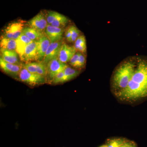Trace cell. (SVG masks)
Listing matches in <instances>:
<instances>
[{
  "mask_svg": "<svg viewBox=\"0 0 147 147\" xmlns=\"http://www.w3.org/2000/svg\"><path fill=\"white\" fill-rule=\"evenodd\" d=\"M122 100H136L147 97V62L141 60L137 63L128 86L117 94Z\"/></svg>",
  "mask_w": 147,
  "mask_h": 147,
  "instance_id": "6da1fadb",
  "label": "cell"
},
{
  "mask_svg": "<svg viewBox=\"0 0 147 147\" xmlns=\"http://www.w3.org/2000/svg\"><path fill=\"white\" fill-rule=\"evenodd\" d=\"M136 65L134 61L129 60L121 63L115 70L112 85L113 92L116 95L128 86L134 74Z\"/></svg>",
  "mask_w": 147,
  "mask_h": 147,
  "instance_id": "7a4b0ae2",
  "label": "cell"
},
{
  "mask_svg": "<svg viewBox=\"0 0 147 147\" xmlns=\"http://www.w3.org/2000/svg\"><path fill=\"white\" fill-rule=\"evenodd\" d=\"M18 79L21 82L31 86L41 85L46 82L44 76L38 74L31 73L23 67L18 75Z\"/></svg>",
  "mask_w": 147,
  "mask_h": 147,
  "instance_id": "3957f363",
  "label": "cell"
},
{
  "mask_svg": "<svg viewBox=\"0 0 147 147\" xmlns=\"http://www.w3.org/2000/svg\"><path fill=\"white\" fill-rule=\"evenodd\" d=\"M48 25L63 28L68 24L69 20L65 16L55 11H50L46 14Z\"/></svg>",
  "mask_w": 147,
  "mask_h": 147,
  "instance_id": "277c9868",
  "label": "cell"
},
{
  "mask_svg": "<svg viewBox=\"0 0 147 147\" xmlns=\"http://www.w3.org/2000/svg\"><path fill=\"white\" fill-rule=\"evenodd\" d=\"M24 26V22L22 21L10 23L4 29V36L8 38L16 40L20 36Z\"/></svg>",
  "mask_w": 147,
  "mask_h": 147,
  "instance_id": "5b68a950",
  "label": "cell"
},
{
  "mask_svg": "<svg viewBox=\"0 0 147 147\" xmlns=\"http://www.w3.org/2000/svg\"><path fill=\"white\" fill-rule=\"evenodd\" d=\"M28 24L30 28L43 32L48 25L46 15L41 11L30 20Z\"/></svg>",
  "mask_w": 147,
  "mask_h": 147,
  "instance_id": "8992f818",
  "label": "cell"
},
{
  "mask_svg": "<svg viewBox=\"0 0 147 147\" xmlns=\"http://www.w3.org/2000/svg\"><path fill=\"white\" fill-rule=\"evenodd\" d=\"M47 75L52 80L58 73L64 71L67 66L59 60L58 58L50 61L47 63Z\"/></svg>",
  "mask_w": 147,
  "mask_h": 147,
  "instance_id": "52a82bcc",
  "label": "cell"
},
{
  "mask_svg": "<svg viewBox=\"0 0 147 147\" xmlns=\"http://www.w3.org/2000/svg\"><path fill=\"white\" fill-rule=\"evenodd\" d=\"M21 59L23 61L27 63L39 59L37 52V40H34L27 45L24 55Z\"/></svg>",
  "mask_w": 147,
  "mask_h": 147,
  "instance_id": "ba28073f",
  "label": "cell"
},
{
  "mask_svg": "<svg viewBox=\"0 0 147 147\" xmlns=\"http://www.w3.org/2000/svg\"><path fill=\"white\" fill-rule=\"evenodd\" d=\"M62 45V42L61 41L51 42L45 53L43 62L47 64L52 60L58 58Z\"/></svg>",
  "mask_w": 147,
  "mask_h": 147,
  "instance_id": "9c48e42d",
  "label": "cell"
},
{
  "mask_svg": "<svg viewBox=\"0 0 147 147\" xmlns=\"http://www.w3.org/2000/svg\"><path fill=\"white\" fill-rule=\"evenodd\" d=\"M76 50L74 46H69L63 44L61 47L58 59L63 63L69 62L74 55L76 53Z\"/></svg>",
  "mask_w": 147,
  "mask_h": 147,
  "instance_id": "30bf717a",
  "label": "cell"
},
{
  "mask_svg": "<svg viewBox=\"0 0 147 147\" xmlns=\"http://www.w3.org/2000/svg\"><path fill=\"white\" fill-rule=\"evenodd\" d=\"M0 66L3 71L7 74L14 77H16L19 75L23 66L20 64H15L6 62L0 59Z\"/></svg>",
  "mask_w": 147,
  "mask_h": 147,
  "instance_id": "8fae6325",
  "label": "cell"
},
{
  "mask_svg": "<svg viewBox=\"0 0 147 147\" xmlns=\"http://www.w3.org/2000/svg\"><path fill=\"white\" fill-rule=\"evenodd\" d=\"M63 32V28L53 26L50 25H47L45 29V34L51 42L60 41L62 38Z\"/></svg>",
  "mask_w": 147,
  "mask_h": 147,
  "instance_id": "7c38bea8",
  "label": "cell"
},
{
  "mask_svg": "<svg viewBox=\"0 0 147 147\" xmlns=\"http://www.w3.org/2000/svg\"><path fill=\"white\" fill-rule=\"evenodd\" d=\"M37 52L39 60L43 59L47 48L50 43V39L47 36H44L37 40Z\"/></svg>",
  "mask_w": 147,
  "mask_h": 147,
  "instance_id": "4fadbf2b",
  "label": "cell"
},
{
  "mask_svg": "<svg viewBox=\"0 0 147 147\" xmlns=\"http://www.w3.org/2000/svg\"><path fill=\"white\" fill-rule=\"evenodd\" d=\"M18 54L15 50L1 49V58L6 62L15 64H19Z\"/></svg>",
  "mask_w": 147,
  "mask_h": 147,
  "instance_id": "5bb4252c",
  "label": "cell"
},
{
  "mask_svg": "<svg viewBox=\"0 0 147 147\" xmlns=\"http://www.w3.org/2000/svg\"><path fill=\"white\" fill-rule=\"evenodd\" d=\"M16 40V51L19 55L20 59H21L24 55L25 49L27 45L33 41L30 39L26 36L25 35L22 33Z\"/></svg>",
  "mask_w": 147,
  "mask_h": 147,
  "instance_id": "9a60e30c",
  "label": "cell"
},
{
  "mask_svg": "<svg viewBox=\"0 0 147 147\" xmlns=\"http://www.w3.org/2000/svg\"><path fill=\"white\" fill-rule=\"evenodd\" d=\"M22 33L33 41L38 40L45 35L43 32L39 31L30 27L24 28Z\"/></svg>",
  "mask_w": 147,
  "mask_h": 147,
  "instance_id": "2e32d148",
  "label": "cell"
},
{
  "mask_svg": "<svg viewBox=\"0 0 147 147\" xmlns=\"http://www.w3.org/2000/svg\"><path fill=\"white\" fill-rule=\"evenodd\" d=\"M1 49L9 50H15L16 48V40L8 38L2 36L0 42Z\"/></svg>",
  "mask_w": 147,
  "mask_h": 147,
  "instance_id": "e0dca14e",
  "label": "cell"
},
{
  "mask_svg": "<svg viewBox=\"0 0 147 147\" xmlns=\"http://www.w3.org/2000/svg\"><path fill=\"white\" fill-rule=\"evenodd\" d=\"M63 71L65 75V82H68L74 79L80 73V71L79 69L72 68L68 65L65 69Z\"/></svg>",
  "mask_w": 147,
  "mask_h": 147,
  "instance_id": "ac0fdd59",
  "label": "cell"
},
{
  "mask_svg": "<svg viewBox=\"0 0 147 147\" xmlns=\"http://www.w3.org/2000/svg\"><path fill=\"white\" fill-rule=\"evenodd\" d=\"M74 43V47L76 51L83 53L86 52V38L83 35H80L76 40Z\"/></svg>",
  "mask_w": 147,
  "mask_h": 147,
  "instance_id": "d6986e66",
  "label": "cell"
},
{
  "mask_svg": "<svg viewBox=\"0 0 147 147\" xmlns=\"http://www.w3.org/2000/svg\"><path fill=\"white\" fill-rule=\"evenodd\" d=\"M36 63V74L41 76H45L47 75V65L43 61Z\"/></svg>",
  "mask_w": 147,
  "mask_h": 147,
  "instance_id": "ffe728a7",
  "label": "cell"
},
{
  "mask_svg": "<svg viewBox=\"0 0 147 147\" xmlns=\"http://www.w3.org/2000/svg\"><path fill=\"white\" fill-rule=\"evenodd\" d=\"M126 140L123 138H114L107 141L106 145L108 147H120Z\"/></svg>",
  "mask_w": 147,
  "mask_h": 147,
  "instance_id": "44dd1931",
  "label": "cell"
},
{
  "mask_svg": "<svg viewBox=\"0 0 147 147\" xmlns=\"http://www.w3.org/2000/svg\"><path fill=\"white\" fill-rule=\"evenodd\" d=\"M64 78V73L63 71L57 74L52 79V82L55 84L63 83L65 82Z\"/></svg>",
  "mask_w": 147,
  "mask_h": 147,
  "instance_id": "7402d4cb",
  "label": "cell"
},
{
  "mask_svg": "<svg viewBox=\"0 0 147 147\" xmlns=\"http://www.w3.org/2000/svg\"><path fill=\"white\" fill-rule=\"evenodd\" d=\"M86 63V58L83 53H80V55L78 62L76 64V69H82L84 68Z\"/></svg>",
  "mask_w": 147,
  "mask_h": 147,
  "instance_id": "603a6c76",
  "label": "cell"
},
{
  "mask_svg": "<svg viewBox=\"0 0 147 147\" xmlns=\"http://www.w3.org/2000/svg\"><path fill=\"white\" fill-rule=\"evenodd\" d=\"M71 42H75L76 40L80 36V31L75 26H71Z\"/></svg>",
  "mask_w": 147,
  "mask_h": 147,
  "instance_id": "cb8c5ba5",
  "label": "cell"
},
{
  "mask_svg": "<svg viewBox=\"0 0 147 147\" xmlns=\"http://www.w3.org/2000/svg\"><path fill=\"white\" fill-rule=\"evenodd\" d=\"M79 55H80V53H76L75 54L71 59L69 61V64L70 65L74 67L75 68L77 62H78V60H79Z\"/></svg>",
  "mask_w": 147,
  "mask_h": 147,
  "instance_id": "d4e9b609",
  "label": "cell"
},
{
  "mask_svg": "<svg viewBox=\"0 0 147 147\" xmlns=\"http://www.w3.org/2000/svg\"><path fill=\"white\" fill-rule=\"evenodd\" d=\"M66 39L69 42H71V26L69 27L65 32Z\"/></svg>",
  "mask_w": 147,
  "mask_h": 147,
  "instance_id": "484cf974",
  "label": "cell"
},
{
  "mask_svg": "<svg viewBox=\"0 0 147 147\" xmlns=\"http://www.w3.org/2000/svg\"><path fill=\"white\" fill-rule=\"evenodd\" d=\"M134 145H135V144L134 142L126 140V142L121 146L120 147H132Z\"/></svg>",
  "mask_w": 147,
  "mask_h": 147,
  "instance_id": "4316f807",
  "label": "cell"
},
{
  "mask_svg": "<svg viewBox=\"0 0 147 147\" xmlns=\"http://www.w3.org/2000/svg\"><path fill=\"white\" fill-rule=\"evenodd\" d=\"M99 147H108V146H107V145L105 144L102 145V146H100Z\"/></svg>",
  "mask_w": 147,
  "mask_h": 147,
  "instance_id": "83f0119b",
  "label": "cell"
},
{
  "mask_svg": "<svg viewBox=\"0 0 147 147\" xmlns=\"http://www.w3.org/2000/svg\"><path fill=\"white\" fill-rule=\"evenodd\" d=\"M132 147H136V144H135V145H134V146H133Z\"/></svg>",
  "mask_w": 147,
  "mask_h": 147,
  "instance_id": "f1b7e54d",
  "label": "cell"
}]
</instances>
